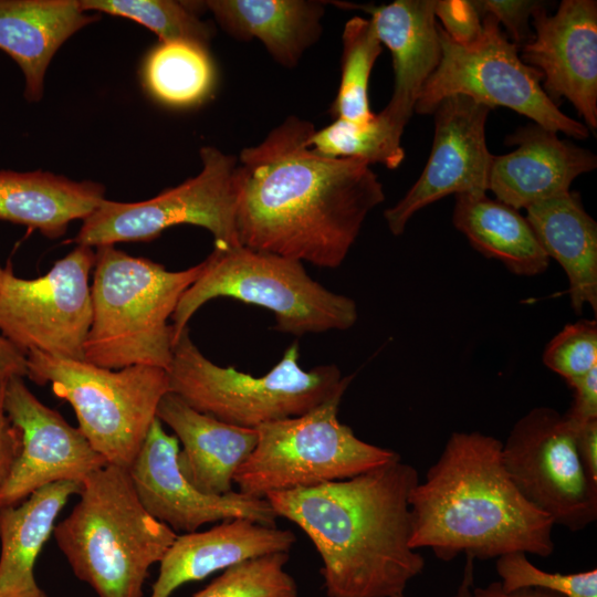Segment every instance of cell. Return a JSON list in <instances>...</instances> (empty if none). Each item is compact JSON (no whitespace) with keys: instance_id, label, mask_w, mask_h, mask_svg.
<instances>
[{"instance_id":"1","label":"cell","mask_w":597,"mask_h":597,"mask_svg":"<svg viewBox=\"0 0 597 597\" xmlns=\"http://www.w3.org/2000/svg\"><path fill=\"white\" fill-rule=\"evenodd\" d=\"M314 132L311 122L290 116L242 149L237 234L241 247L335 269L385 193L366 161L314 150Z\"/></svg>"},{"instance_id":"2","label":"cell","mask_w":597,"mask_h":597,"mask_svg":"<svg viewBox=\"0 0 597 597\" xmlns=\"http://www.w3.org/2000/svg\"><path fill=\"white\" fill-rule=\"evenodd\" d=\"M419 481L398 455L350 479L265 499L313 543L327 597H405L426 565L410 546L409 496Z\"/></svg>"},{"instance_id":"3","label":"cell","mask_w":597,"mask_h":597,"mask_svg":"<svg viewBox=\"0 0 597 597\" xmlns=\"http://www.w3.org/2000/svg\"><path fill=\"white\" fill-rule=\"evenodd\" d=\"M410 546L450 562L459 554L492 559L522 552L553 554V521L530 504L502 461V441L453 432L426 479L412 489Z\"/></svg>"},{"instance_id":"4","label":"cell","mask_w":597,"mask_h":597,"mask_svg":"<svg viewBox=\"0 0 597 597\" xmlns=\"http://www.w3.org/2000/svg\"><path fill=\"white\" fill-rule=\"evenodd\" d=\"M78 496L53 530L74 575L98 597H143L149 568L178 534L146 511L128 469L106 464L82 481Z\"/></svg>"},{"instance_id":"5","label":"cell","mask_w":597,"mask_h":597,"mask_svg":"<svg viewBox=\"0 0 597 597\" xmlns=\"http://www.w3.org/2000/svg\"><path fill=\"white\" fill-rule=\"evenodd\" d=\"M202 268L200 262L169 271L114 245L97 247L84 360L108 369L148 365L167 370L174 346L168 320Z\"/></svg>"},{"instance_id":"6","label":"cell","mask_w":597,"mask_h":597,"mask_svg":"<svg viewBox=\"0 0 597 597\" xmlns=\"http://www.w3.org/2000/svg\"><path fill=\"white\" fill-rule=\"evenodd\" d=\"M167 373L169 391L191 408L250 429L302 416L346 390L354 378L343 377L335 365L303 369L297 343L263 376L221 367L198 349L188 327L174 343Z\"/></svg>"},{"instance_id":"7","label":"cell","mask_w":597,"mask_h":597,"mask_svg":"<svg viewBox=\"0 0 597 597\" xmlns=\"http://www.w3.org/2000/svg\"><path fill=\"white\" fill-rule=\"evenodd\" d=\"M197 280L171 315L172 342L208 301L234 298L271 311L275 329L295 336L350 328L357 321L353 298L313 280L303 263L245 247L214 248Z\"/></svg>"},{"instance_id":"8","label":"cell","mask_w":597,"mask_h":597,"mask_svg":"<svg viewBox=\"0 0 597 597\" xmlns=\"http://www.w3.org/2000/svg\"><path fill=\"white\" fill-rule=\"evenodd\" d=\"M27 362V377L51 384L54 395L72 406L77 428L106 462L129 469L169 391L167 370L148 365L108 369L40 352L28 353Z\"/></svg>"},{"instance_id":"9","label":"cell","mask_w":597,"mask_h":597,"mask_svg":"<svg viewBox=\"0 0 597 597\" xmlns=\"http://www.w3.org/2000/svg\"><path fill=\"white\" fill-rule=\"evenodd\" d=\"M345 391L302 416L255 428L256 446L233 479L239 491L265 498L350 479L398 457L390 449L359 439L338 420Z\"/></svg>"},{"instance_id":"10","label":"cell","mask_w":597,"mask_h":597,"mask_svg":"<svg viewBox=\"0 0 597 597\" xmlns=\"http://www.w3.org/2000/svg\"><path fill=\"white\" fill-rule=\"evenodd\" d=\"M481 17L482 36L469 46L453 42L439 25L440 62L425 83L415 112L432 114L443 98L464 95L491 109L511 108L555 133L587 138L588 128L547 96L542 75L521 60L520 48L503 33L496 19L488 13Z\"/></svg>"},{"instance_id":"11","label":"cell","mask_w":597,"mask_h":597,"mask_svg":"<svg viewBox=\"0 0 597 597\" xmlns=\"http://www.w3.org/2000/svg\"><path fill=\"white\" fill-rule=\"evenodd\" d=\"M200 158L202 169L196 177L151 199L138 202L105 199L83 220L74 241L91 248L147 241L167 228L193 224L211 232L214 248L241 247L235 224L238 157L206 146L200 149Z\"/></svg>"},{"instance_id":"12","label":"cell","mask_w":597,"mask_h":597,"mask_svg":"<svg viewBox=\"0 0 597 597\" xmlns=\"http://www.w3.org/2000/svg\"><path fill=\"white\" fill-rule=\"evenodd\" d=\"M576 431L557 410L535 407L502 441L503 464L522 496L570 532L597 520V482L580 460Z\"/></svg>"},{"instance_id":"13","label":"cell","mask_w":597,"mask_h":597,"mask_svg":"<svg viewBox=\"0 0 597 597\" xmlns=\"http://www.w3.org/2000/svg\"><path fill=\"white\" fill-rule=\"evenodd\" d=\"M91 247L77 245L36 279H22L10 268L0 287V334L25 355L84 360L93 307Z\"/></svg>"},{"instance_id":"14","label":"cell","mask_w":597,"mask_h":597,"mask_svg":"<svg viewBox=\"0 0 597 597\" xmlns=\"http://www.w3.org/2000/svg\"><path fill=\"white\" fill-rule=\"evenodd\" d=\"M23 378L11 377L4 388V411L21 444L0 490V507L15 505L55 482L82 483L108 464L78 428L33 395Z\"/></svg>"},{"instance_id":"15","label":"cell","mask_w":597,"mask_h":597,"mask_svg":"<svg viewBox=\"0 0 597 597\" xmlns=\"http://www.w3.org/2000/svg\"><path fill=\"white\" fill-rule=\"evenodd\" d=\"M491 108L464 95L443 98L434 108V135L427 165L405 195L384 217L394 235L410 218L449 195H484L493 156L485 125Z\"/></svg>"},{"instance_id":"16","label":"cell","mask_w":597,"mask_h":597,"mask_svg":"<svg viewBox=\"0 0 597 597\" xmlns=\"http://www.w3.org/2000/svg\"><path fill=\"white\" fill-rule=\"evenodd\" d=\"M179 441L156 418L128 469L134 489L146 511L174 532L191 533L208 523L248 519L275 526L277 515L265 498L240 491L206 494L181 472Z\"/></svg>"},{"instance_id":"17","label":"cell","mask_w":597,"mask_h":597,"mask_svg":"<svg viewBox=\"0 0 597 597\" xmlns=\"http://www.w3.org/2000/svg\"><path fill=\"white\" fill-rule=\"evenodd\" d=\"M535 33L521 46V60L542 75L555 103L562 97L589 128H597V2L564 0L554 14L541 3L532 13Z\"/></svg>"},{"instance_id":"18","label":"cell","mask_w":597,"mask_h":597,"mask_svg":"<svg viewBox=\"0 0 597 597\" xmlns=\"http://www.w3.org/2000/svg\"><path fill=\"white\" fill-rule=\"evenodd\" d=\"M506 143L516 148L493 156L489 190L516 210L568 191L576 177L597 166L593 153L535 123L519 128Z\"/></svg>"},{"instance_id":"19","label":"cell","mask_w":597,"mask_h":597,"mask_svg":"<svg viewBox=\"0 0 597 597\" xmlns=\"http://www.w3.org/2000/svg\"><path fill=\"white\" fill-rule=\"evenodd\" d=\"M436 0H397L383 6L334 2L342 8L362 9L370 14L377 35L391 52L395 85L391 98L380 112L405 129L415 112L425 83L441 57Z\"/></svg>"},{"instance_id":"20","label":"cell","mask_w":597,"mask_h":597,"mask_svg":"<svg viewBox=\"0 0 597 597\" xmlns=\"http://www.w3.org/2000/svg\"><path fill=\"white\" fill-rule=\"evenodd\" d=\"M295 542L290 530L242 517L221 521L207 531L178 534L159 563L149 597H170L180 586L219 570L265 555L289 553Z\"/></svg>"},{"instance_id":"21","label":"cell","mask_w":597,"mask_h":597,"mask_svg":"<svg viewBox=\"0 0 597 597\" xmlns=\"http://www.w3.org/2000/svg\"><path fill=\"white\" fill-rule=\"evenodd\" d=\"M156 417L181 443L179 468L197 489L216 495L233 491L238 469L256 446V429L233 426L202 413L171 391L161 398Z\"/></svg>"},{"instance_id":"22","label":"cell","mask_w":597,"mask_h":597,"mask_svg":"<svg viewBox=\"0 0 597 597\" xmlns=\"http://www.w3.org/2000/svg\"><path fill=\"white\" fill-rule=\"evenodd\" d=\"M100 18L77 0H0V49L21 67L30 102L41 100L46 69L60 46Z\"/></svg>"},{"instance_id":"23","label":"cell","mask_w":597,"mask_h":597,"mask_svg":"<svg viewBox=\"0 0 597 597\" xmlns=\"http://www.w3.org/2000/svg\"><path fill=\"white\" fill-rule=\"evenodd\" d=\"M526 220L549 259L568 280L574 312L585 305L597 313V223L585 210L579 193L566 191L526 209Z\"/></svg>"},{"instance_id":"24","label":"cell","mask_w":597,"mask_h":597,"mask_svg":"<svg viewBox=\"0 0 597 597\" xmlns=\"http://www.w3.org/2000/svg\"><path fill=\"white\" fill-rule=\"evenodd\" d=\"M82 483L45 485L22 502L0 507V597H48L34 577V565L55 521Z\"/></svg>"},{"instance_id":"25","label":"cell","mask_w":597,"mask_h":597,"mask_svg":"<svg viewBox=\"0 0 597 597\" xmlns=\"http://www.w3.org/2000/svg\"><path fill=\"white\" fill-rule=\"evenodd\" d=\"M220 27L241 41L258 39L282 66L294 67L321 36L324 1L209 0Z\"/></svg>"},{"instance_id":"26","label":"cell","mask_w":597,"mask_h":597,"mask_svg":"<svg viewBox=\"0 0 597 597\" xmlns=\"http://www.w3.org/2000/svg\"><path fill=\"white\" fill-rule=\"evenodd\" d=\"M104 187L45 171H0V219L28 226L48 238L86 219L105 200Z\"/></svg>"},{"instance_id":"27","label":"cell","mask_w":597,"mask_h":597,"mask_svg":"<svg viewBox=\"0 0 597 597\" xmlns=\"http://www.w3.org/2000/svg\"><path fill=\"white\" fill-rule=\"evenodd\" d=\"M453 226L482 255L500 261L511 273L534 276L549 258L519 210L484 195H457Z\"/></svg>"},{"instance_id":"28","label":"cell","mask_w":597,"mask_h":597,"mask_svg":"<svg viewBox=\"0 0 597 597\" xmlns=\"http://www.w3.org/2000/svg\"><path fill=\"white\" fill-rule=\"evenodd\" d=\"M143 78L158 102L190 107L211 94L216 70L207 48L182 41L160 42L145 60Z\"/></svg>"},{"instance_id":"29","label":"cell","mask_w":597,"mask_h":597,"mask_svg":"<svg viewBox=\"0 0 597 597\" xmlns=\"http://www.w3.org/2000/svg\"><path fill=\"white\" fill-rule=\"evenodd\" d=\"M342 44L341 82L331 113L335 119L366 124L375 115L369 107L368 83L381 42L370 19L354 17L345 23Z\"/></svg>"},{"instance_id":"30","label":"cell","mask_w":597,"mask_h":597,"mask_svg":"<svg viewBox=\"0 0 597 597\" xmlns=\"http://www.w3.org/2000/svg\"><path fill=\"white\" fill-rule=\"evenodd\" d=\"M402 132L381 113L375 114L366 124L336 118L315 129L310 146L327 157L356 158L368 165L381 164L395 169L405 158L400 144Z\"/></svg>"},{"instance_id":"31","label":"cell","mask_w":597,"mask_h":597,"mask_svg":"<svg viewBox=\"0 0 597 597\" xmlns=\"http://www.w3.org/2000/svg\"><path fill=\"white\" fill-rule=\"evenodd\" d=\"M200 3V2H199ZM85 11L132 19L156 33L160 42H190L208 48L214 30L198 17L195 2L172 0H81Z\"/></svg>"},{"instance_id":"32","label":"cell","mask_w":597,"mask_h":597,"mask_svg":"<svg viewBox=\"0 0 597 597\" xmlns=\"http://www.w3.org/2000/svg\"><path fill=\"white\" fill-rule=\"evenodd\" d=\"M289 559V553H276L232 566L191 597H298L285 569Z\"/></svg>"},{"instance_id":"33","label":"cell","mask_w":597,"mask_h":597,"mask_svg":"<svg viewBox=\"0 0 597 597\" xmlns=\"http://www.w3.org/2000/svg\"><path fill=\"white\" fill-rule=\"evenodd\" d=\"M495 569L505 591L537 588L564 597H597V569L579 573H548L536 567L527 554L514 552L496 558Z\"/></svg>"},{"instance_id":"34","label":"cell","mask_w":597,"mask_h":597,"mask_svg":"<svg viewBox=\"0 0 597 597\" xmlns=\"http://www.w3.org/2000/svg\"><path fill=\"white\" fill-rule=\"evenodd\" d=\"M545 366L564 380L597 367V322L579 320L565 325L546 345Z\"/></svg>"},{"instance_id":"35","label":"cell","mask_w":597,"mask_h":597,"mask_svg":"<svg viewBox=\"0 0 597 597\" xmlns=\"http://www.w3.org/2000/svg\"><path fill=\"white\" fill-rule=\"evenodd\" d=\"M434 14L444 33L457 44L469 46L483 33L482 17L472 1L436 0Z\"/></svg>"},{"instance_id":"36","label":"cell","mask_w":597,"mask_h":597,"mask_svg":"<svg viewBox=\"0 0 597 597\" xmlns=\"http://www.w3.org/2000/svg\"><path fill=\"white\" fill-rule=\"evenodd\" d=\"M479 13L491 14L502 23L511 42L521 48L532 40L528 21L533 11L542 3L528 0H473Z\"/></svg>"},{"instance_id":"37","label":"cell","mask_w":597,"mask_h":597,"mask_svg":"<svg viewBox=\"0 0 597 597\" xmlns=\"http://www.w3.org/2000/svg\"><path fill=\"white\" fill-rule=\"evenodd\" d=\"M573 390V402L565 418L577 430L597 420V367L587 374L565 380Z\"/></svg>"},{"instance_id":"38","label":"cell","mask_w":597,"mask_h":597,"mask_svg":"<svg viewBox=\"0 0 597 597\" xmlns=\"http://www.w3.org/2000/svg\"><path fill=\"white\" fill-rule=\"evenodd\" d=\"M8 380L0 381V490L20 450V436L10 422L3 406Z\"/></svg>"},{"instance_id":"39","label":"cell","mask_w":597,"mask_h":597,"mask_svg":"<svg viewBox=\"0 0 597 597\" xmlns=\"http://www.w3.org/2000/svg\"><path fill=\"white\" fill-rule=\"evenodd\" d=\"M576 442L580 460L587 473L597 482V420L577 429Z\"/></svg>"},{"instance_id":"40","label":"cell","mask_w":597,"mask_h":597,"mask_svg":"<svg viewBox=\"0 0 597 597\" xmlns=\"http://www.w3.org/2000/svg\"><path fill=\"white\" fill-rule=\"evenodd\" d=\"M27 375V355L0 334V381Z\"/></svg>"},{"instance_id":"41","label":"cell","mask_w":597,"mask_h":597,"mask_svg":"<svg viewBox=\"0 0 597 597\" xmlns=\"http://www.w3.org/2000/svg\"><path fill=\"white\" fill-rule=\"evenodd\" d=\"M472 597H564L563 595L537 588H524L513 591L502 589L499 582H492L485 587H473Z\"/></svg>"},{"instance_id":"42","label":"cell","mask_w":597,"mask_h":597,"mask_svg":"<svg viewBox=\"0 0 597 597\" xmlns=\"http://www.w3.org/2000/svg\"><path fill=\"white\" fill-rule=\"evenodd\" d=\"M474 583V559L465 556V565L463 569L462 579L451 597H472V589Z\"/></svg>"},{"instance_id":"43","label":"cell","mask_w":597,"mask_h":597,"mask_svg":"<svg viewBox=\"0 0 597 597\" xmlns=\"http://www.w3.org/2000/svg\"><path fill=\"white\" fill-rule=\"evenodd\" d=\"M4 271H6V269L0 266V287H1L2 281H3Z\"/></svg>"}]
</instances>
